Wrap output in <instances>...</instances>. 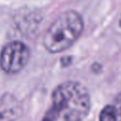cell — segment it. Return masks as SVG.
Wrapping results in <instances>:
<instances>
[{"label": "cell", "instance_id": "obj_1", "mask_svg": "<svg viewBox=\"0 0 121 121\" xmlns=\"http://www.w3.org/2000/svg\"><path fill=\"white\" fill-rule=\"evenodd\" d=\"M51 107L64 121H83L91 110V96L78 81L67 80L52 91Z\"/></svg>", "mask_w": 121, "mask_h": 121}, {"label": "cell", "instance_id": "obj_4", "mask_svg": "<svg viewBox=\"0 0 121 121\" xmlns=\"http://www.w3.org/2000/svg\"><path fill=\"white\" fill-rule=\"evenodd\" d=\"M23 112V104L14 95L5 93L0 96V121H17Z\"/></svg>", "mask_w": 121, "mask_h": 121}, {"label": "cell", "instance_id": "obj_7", "mask_svg": "<svg viewBox=\"0 0 121 121\" xmlns=\"http://www.w3.org/2000/svg\"><path fill=\"white\" fill-rule=\"evenodd\" d=\"M113 106H114V108L116 110L117 121H121V92L116 95V97L114 99Z\"/></svg>", "mask_w": 121, "mask_h": 121}, {"label": "cell", "instance_id": "obj_3", "mask_svg": "<svg viewBox=\"0 0 121 121\" xmlns=\"http://www.w3.org/2000/svg\"><path fill=\"white\" fill-rule=\"evenodd\" d=\"M30 55V49L24 42H9L0 52V68L8 75L19 74L27 65Z\"/></svg>", "mask_w": 121, "mask_h": 121}, {"label": "cell", "instance_id": "obj_2", "mask_svg": "<svg viewBox=\"0 0 121 121\" xmlns=\"http://www.w3.org/2000/svg\"><path fill=\"white\" fill-rule=\"evenodd\" d=\"M83 28L82 16L74 9L65 10L59 14L45 30L43 45L48 53H61L78 40Z\"/></svg>", "mask_w": 121, "mask_h": 121}, {"label": "cell", "instance_id": "obj_5", "mask_svg": "<svg viewBox=\"0 0 121 121\" xmlns=\"http://www.w3.org/2000/svg\"><path fill=\"white\" fill-rule=\"evenodd\" d=\"M99 121H117V113L113 104H108L99 112Z\"/></svg>", "mask_w": 121, "mask_h": 121}, {"label": "cell", "instance_id": "obj_8", "mask_svg": "<svg viewBox=\"0 0 121 121\" xmlns=\"http://www.w3.org/2000/svg\"><path fill=\"white\" fill-rule=\"evenodd\" d=\"M119 26H121V15H120V19H119Z\"/></svg>", "mask_w": 121, "mask_h": 121}, {"label": "cell", "instance_id": "obj_6", "mask_svg": "<svg viewBox=\"0 0 121 121\" xmlns=\"http://www.w3.org/2000/svg\"><path fill=\"white\" fill-rule=\"evenodd\" d=\"M58 117H59V115L56 112V111L52 107H50V109L46 112V113L44 114L42 121H56Z\"/></svg>", "mask_w": 121, "mask_h": 121}]
</instances>
